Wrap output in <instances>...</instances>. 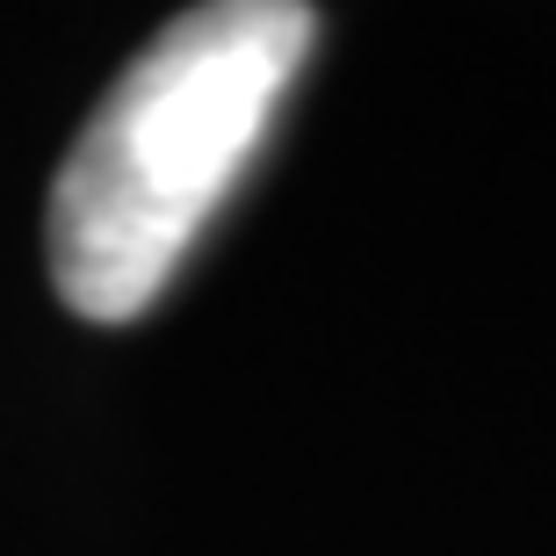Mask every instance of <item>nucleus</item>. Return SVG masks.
<instances>
[{
  "instance_id": "nucleus-1",
  "label": "nucleus",
  "mask_w": 556,
  "mask_h": 556,
  "mask_svg": "<svg viewBox=\"0 0 556 556\" xmlns=\"http://www.w3.org/2000/svg\"><path fill=\"white\" fill-rule=\"evenodd\" d=\"M296 0L188 8L124 65L51 181V282L80 318L124 326L166 296L188 247L268 144L311 59Z\"/></svg>"
}]
</instances>
